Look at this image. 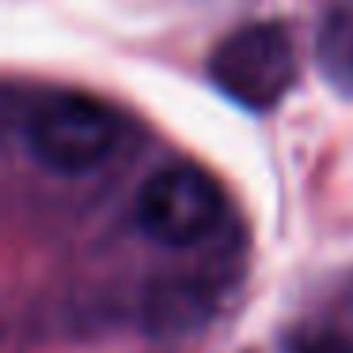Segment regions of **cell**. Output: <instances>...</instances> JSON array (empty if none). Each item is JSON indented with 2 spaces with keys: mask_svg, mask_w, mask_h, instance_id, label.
I'll return each instance as SVG.
<instances>
[{
  "mask_svg": "<svg viewBox=\"0 0 353 353\" xmlns=\"http://www.w3.org/2000/svg\"><path fill=\"white\" fill-rule=\"evenodd\" d=\"M323 72L353 95V0H330L319 23Z\"/></svg>",
  "mask_w": 353,
  "mask_h": 353,
  "instance_id": "obj_5",
  "label": "cell"
},
{
  "mask_svg": "<svg viewBox=\"0 0 353 353\" xmlns=\"http://www.w3.org/2000/svg\"><path fill=\"white\" fill-rule=\"evenodd\" d=\"M209 315V289L198 281H163L148 292V327L163 330V334H179L201 323Z\"/></svg>",
  "mask_w": 353,
  "mask_h": 353,
  "instance_id": "obj_4",
  "label": "cell"
},
{
  "mask_svg": "<svg viewBox=\"0 0 353 353\" xmlns=\"http://www.w3.org/2000/svg\"><path fill=\"white\" fill-rule=\"evenodd\" d=\"M224 216L221 186L194 163L160 168L137 194V224L163 247H194Z\"/></svg>",
  "mask_w": 353,
  "mask_h": 353,
  "instance_id": "obj_3",
  "label": "cell"
},
{
  "mask_svg": "<svg viewBox=\"0 0 353 353\" xmlns=\"http://www.w3.org/2000/svg\"><path fill=\"white\" fill-rule=\"evenodd\" d=\"M209 77L232 103L270 110L296 80V46L281 23H247L221 39L209 57Z\"/></svg>",
  "mask_w": 353,
  "mask_h": 353,
  "instance_id": "obj_2",
  "label": "cell"
},
{
  "mask_svg": "<svg viewBox=\"0 0 353 353\" xmlns=\"http://www.w3.org/2000/svg\"><path fill=\"white\" fill-rule=\"evenodd\" d=\"M122 122L107 103L80 92L50 95L27 118V148L57 175H84L99 168L118 145Z\"/></svg>",
  "mask_w": 353,
  "mask_h": 353,
  "instance_id": "obj_1",
  "label": "cell"
},
{
  "mask_svg": "<svg viewBox=\"0 0 353 353\" xmlns=\"http://www.w3.org/2000/svg\"><path fill=\"white\" fill-rule=\"evenodd\" d=\"M292 353H353V345L342 342V338H312V342L296 345Z\"/></svg>",
  "mask_w": 353,
  "mask_h": 353,
  "instance_id": "obj_6",
  "label": "cell"
}]
</instances>
